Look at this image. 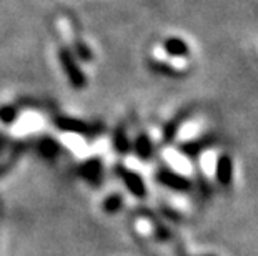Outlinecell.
<instances>
[{
    "label": "cell",
    "instance_id": "6da1fadb",
    "mask_svg": "<svg viewBox=\"0 0 258 256\" xmlns=\"http://www.w3.org/2000/svg\"><path fill=\"white\" fill-rule=\"evenodd\" d=\"M53 125L67 133H77L82 135L85 138H95L100 133L105 132V125L103 122H84L79 118H70V117H55L53 118Z\"/></svg>",
    "mask_w": 258,
    "mask_h": 256
},
{
    "label": "cell",
    "instance_id": "7a4b0ae2",
    "mask_svg": "<svg viewBox=\"0 0 258 256\" xmlns=\"http://www.w3.org/2000/svg\"><path fill=\"white\" fill-rule=\"evenodd\" d=\"M153 178H155L157 183H160L162 187L173 190V192H177V193H190L191 190H194V182H191L188 177L167 166L158 168Z\"/></svg>",
    "mask_w": 258,
    "mask_h": 256
},
{
    "label": "cell",
    "instance_id": "3957f363",
    "mask_svg": "<svg viewBox=\"0 0 258 256\" xmlns=\"http://www.w3.org/2000/svg\"><path fill=\"white\" fill-rule=\"evenodd\" d=\"M58 60H60V63H62V68L65 72V77L69 80V83L77 90L84 89L87 85V77L80 70L74 53L70 52L67 47H60L58 48Z\"/></svg>",
    "mask_w": 258,
    "mask_h": 256
},
{
    "label": "cell",
    "instance_id": "277c9868",
    "mask_svg": "<svg viewBox=\"0 0 258 256\" xmlns=\"http://www.w3.org/2000/svg\"><path fill=\"white\" fill-rule=\"evenodd\" d=\"M215 143H217V135L215 133H205L199 138H194V140H188V141L180 143L178 151L183 156L188 158V160H197L203 151L212 148Z\"/></svg>",
    "mask_w": 258,
    "mask_h": 256
},
{
    "label": "cell",
    "instance_id": "5b68a950",
    "mask_svg": "<svg viewBox=\"0 0 258 256\" xmlns=\"http://www.w3.org/2000/svg\"><path fill=\"white\" fill-rule=\"evenodd\" d=\"M113 172L117 173V177L122 180L123 185L127 187L128 192L134 195L135 198H145L147 197V187H145V182L139 173L130 170V168L123 166V165H117L113 168Z\"/></svg>",
    "mask_w": 258,
    "mask_h": 256
},
{
    "label": "cell",
    "instance_id": "8992f818",
    "mask_svg": "<svg viewBox=\"0 0 258 256\" xmlns=\"http://www.w3.org/2000/svg\"><path fill=\"white\" fill-rule=\"evenodd\" d=\"M77 173L87 183L98 187L103 182V161L100 158H89V160L80 163L79 168H77Z\"/></svg>",
    "mask_w": 258,
    "mask_h": 256
},
{
    "label": "cell",
    "instance_id": "52a82bcc",
    "mask_svg": "<svg viewBox=\"0 0 258 256\" xmlns=\"http://www.w3.org/2000/svg\"><path fill=\"white\" fill-rule=\"evenodd\" d=\"M34 150L43 158V160L53 161V160H57V158H58L60 155H62L63 146L60 145L55 138L43 135V137L37 138V140L34 141Z\"/></svg>",
    "mask_w": 258,
    "mask_h": 256
},
{
    "label": "cell",
    "instance_id": "ba28073f",
    "mask_svg": "<svg viewBox=\"0 0 258 256\" xmlns=\"http://www.w3.org/2000/svg\"><path fill=\"white\" fill-rule=\"evenodd\" d=\"M215 180L223 188H228L233 183V160L230 155H218L215 163Z\"/></svg>",
    "mask_w": 258,
    "mask_h": 256
},
{
    "label": "cell",
    "instance_id": "9c48e42d",
    "mask_svg": "<svg viewBox=\"0 0 258 256\" xmlns=\"http://www.w3.org/2000/svg\"><path fill=\"white\" fill-rule=\"evenodd\" d=\"M191 113H194V110H190V108H186V110H182L180 113H177L170 122L163 127V133H162V141L165 145H170L172 141L177 138L178 135V130L180 127L191 117Z\"/></svg>",
    "mask_w": 258,
    "mask_h": 256
},
{
    "label": "cell",
    "instance_id": "30bf717a",
    "mask_svg": "<svg viewBox=\"0 0 258 256\" xmlns=\"http://www.w3.org/2000/svg\"><path fill=\"white\" fill-rule=\"evenodd\" d=\"M132 151H134L135 156L139 158V160H142V161H150L152 158H153L155 148H153L152 140H150V137H148L145 132H142V133L137 135L135 141L132 143Z\"/></svg>",
    "mask_w": 258,
    "mask_h": 256
},
{
    "label": "cell",
    "instance_id": "8fae6325",
    "mask_svg": "<svg viewBox=\"0 0 258 256\" xmlns=\"http://www.w3.org/2000/svg\"><path fill=\"white\" fill-rule=\"evenodd\" d=\"M112 145H113L115 151H117L118 155H122V156L128 155L132 151V141H130L127 128H125L123 125H118V127L113 130Z\"/></svg>",
    "mask_w": 258,
    "mask_h": 256
},
{
    "label": "cell",
    "instance_id": "7c38bea8",
    "mask_svg": "<svg viewBox=\"0 0 258 256\" xmlns=\"http://www.w3.org/2000/svg\"><path fill=\"white\" fill-rule=\"evenodd\" d=\"M163 48L168 55L177 57V58H186L190 55V48L186 45V42L180 37H168V39L163 42Z\"/></svg>",
    "mask_w": 258,
    "mask_h": 256
},
{
    "label": "cell",
    "instance_id": "4fadbf2b",
    "mask_svg": "<svg viewBox=\"0 0 258 256\" xmlns=\"http://www.w3.org/2000/svg\"><path fill=\"white\" fill-rule=\"evenodd\" d=\"M140 215L144 216V218H147L148 221H150V225L153 226V233H155L157 239H160V241H170V239H172V231H170L168 228L163 225V223L158 220V218L153 215L150 210L142 208L140 210Z\"/></svg>",
    "mask_w": 258,
    "mask_h": 256
},
{
    "label": "cell",
    "instance_id": "5bb4252c",
    "mask_svg": "<svg viewBox=\"0 0 258 256\" xmlns=\"http://www.w3.org/2000/svg\"><path fill=\"white\" fill-rule=\"evenodd\" d=\"M148 67L152 68V72H157L160 75H165V77H172V78H180L183 77V72H180L178 68L172 67V65H168L165 62H162V60H157V58H148Z\"/></svg>",
    "mask_w": 258,
    "mask_h": 256
},
{
    "label": "cell",
    "instance_id": "9a60e30c",
    "mask_svg": "<svg viewBox=\"0 0 258 256\" xmlns=\"http://www.w3.org/2000/svg\"><path fill=\"white\" fill-rule=\"evenodd\" d=\"M123 203H125V200H123L122 195L112 193V195H108L105 200H103L102 208H103V211H105L107 215H115V213H118V211L123 208Z\"/></svg>",
    "mask_w": 258,
    "mask_h": 256
},
{
    "label": "cell",
    "instance_id": "2e32d148",
    "mask_svg": "<svg viewBox=\"0 0 258 256\" xmlns=\"http://www.w3.org/2000/svg\"><path fill=\"white\" fill-rule=\"evenodd\" d=\"M19 117V110L17 107L14 105H4L0 107V122L4 125H12Z\"/></svg>",
    "mask_w": 258,
    "mask_h": 256
},
{
    "label": "cell",
    "instance_id": "e0dca14e",
    "mask_svg": "<svg viewBox=\"0 0 258 256\" xmlns=\"http://www.w3.org/2000/svg\"><path fill=\"white\" fill-rule=\"evenodd\" d=\"M160 210H162V215H163V218H167V220H170V221H175V223H180L183 220L182 218V215L178 213L177 210H173L172 206H167V205H160Z\"/></svg>",
    "mask_w": 258,
    "mask_h": 256
},
{
    "label": "cell",
    "instance_id": "ac0fdd59",
    "mask_svg": "<svg viewBox=\"0 0 258 256\" xmlns=\"http://www.w3.org/2000/svg\"><path fill=\"white\" fill-rule=\"evenodd\" d=\"M15 161H17V158L14 156V158H10V160H7V161L0 163V178L5 177L10 170H12V168L15 166Z\"/></svg>",
    "mask_w": 258,
    "mask_h": 256
},
{
    "label": "cell",
    "instance_id": "d6986e66",
    "mask_svg": "<svg viewBox=\"0 0 258 256\" xmlns=\"http://www.w3.org/2000/svg\"><path fill=\"white\" fill-rule=\"evenodd\" d=\"M183 256H188V254H183ZM200 256H217V254H200Z\"/></svg>",
    "mask_w": 258,
    "mask_h": 256
}]
</instances>
